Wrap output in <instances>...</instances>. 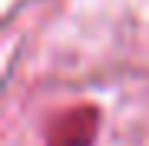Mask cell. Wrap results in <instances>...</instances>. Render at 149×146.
Instances as JSON below:
<instances>
[{
  "label": "cell",
  "instance_id": "6da1fadb",
  "mask_svg": "<svg viewBox=\"0 0 149 146\" xmlns=\"http://www.w3.org/2000/svg\"><path fill=\"white\" fill-rule=\"evenodd\" d=\"M100 133V106L76 103L66 106L50 119L47 126V146H93Z\"/></svg>",
  "mask_w": 149,
  "mask_h": 146
}]
</instances>
